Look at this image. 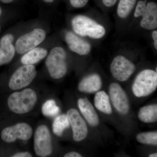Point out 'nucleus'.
Here are the masks:
<instances>
[{"instance_id":"nucleus-1","label":"nucleus","mask_w":157,"mask_h":157,"mask_svg":"<svg viewBox=\"0 0 157 157\" xmlns=\"http://www.w3.org/2000/svg\"><path fill=\"white\" fill-rule=\"evenodd\" d=\"M37 101L36 92L32 89L28 88L11 94L8 98V105L12 112L24 114L32 110Z\"/></svg>"},{"instance_id":"nucleus-2","label":"nucleus","mask_w":157,"mask_h":157,"mask_svg":"<svg viewBox=\"0 0 157 157\" xmlns=\"http://www.w3.org/2000/svg\"><path fill=\"white\" fill-rule=\"evenodd\" d=\"M72 25L74 32L81 36L100 39L103 38L106 33L103 26L84 15L75 16L72 19Z\"/></svg>"},{"instance_id":"nucleus-3","label":"nucleus","mask_w":157,"mask_h":157,"mask_svg":"<svg viewBox=\"0 0 157 157\" xmlns=\"http://www.w3.org/2000/svg\"><path fill=\"white\" fill-rule=\"evenodd\" d=\"M157 87V71L146 69L137 74L132 85V91L136 97L142 98L151 94Z\"/></svg>"},{"instance_id":"nucleus-4","label":"nucleus","mask_w":157,"mask_h":157,"mask_svg":"<svg viewBox=\"0 0 157 157\" xmlns=\"http://www.w3.org/2000/svg\"><path fill=\"white\" fill-rule=\"evenodd\" d=\"M67 54L62 47H56L49 53L45 65L52 78L59 79L64 77L67 71Z\"/></svg>"},{"instance_id":"nucleus-5","label":"nucleus","mask_w":157,"mask_h":157,"mask_svg":"<svg viewBox=\"0 0 157 157\" xmlns=\"http://www.w3.org/2000/svg\"><path fill=\"white\" fill-rule=\"evenodd\" d=\"M134 16L142 17L140 25L142 28L148 30L157 27V4L154 2L140 0L135 6Z\"/></svg>"},{"instance_id":"nucleus-6","label":"nucleus","mask_w":157,"mask_h":157,"mask_svg":"<svg viewBox=\"0 0 157 157\" xmlns=\"http://www.w3.org/2000/svg\"><path fill=\"white\" fill-rule=\"evenodd\" d=\"M37 75L35 66L24 65L17 69L9 80V87L12 90L21 89L31 84Z\"/></svg>"},{"instance_id":"nucleus-7","label":"nucleus","mask_w":157,"mask_h":157,"mask_svg":"<svg viewBox=\"0 0 157 157\" xmlns=\"http://www.w3.org/2000/svg\"><path fill=\"white\" fill-rule=\"evenodd\" d=\"M136 67L132 61L123 56H117L110 66L112 76L118 81H126L135 72Z\"/></svg>"},{"instance_id":"nucleus-8","label":"nucleus","mask_w":157,"mask_h":157,"mask_svg":"<svg viewBox=\"0 0 157 157\" xmlns=\"http://www.w3.org/2000/svg\"><path fill=\"white\" fill-rule=\"evenodd\" d=\"M34 150L39 156L50 155L52 152L51 137L48 127L42 125L36 130L34 135Z\"/></svg>"},{"instance_id":"nucleus-9","label":"nucleus","mask_w":157,"mask_h":157,"mask_svg":"<svg viewBox=\"0 0 157 157\" xmlns=\"http://www.w3.org/2000/svg\"><path fill=\"white\" fill-rule=\"evenodd\" d=\"M45 36L46 34L44 30L35 29L18 38L15 44V50L19 54L27 52L42 43L45 40Z\"/></svg>"},{"instance_id":"nucleus-10","label":"nucleus","mask_w":157,"mask_h":157,"mask_svg":"<svg viewBox=\"0 0 157 157\" xmlns=\"http://www.w3.org/2000/svg\"><path fill=\"white\" fill-rule=\"evenodd\" d=\"M33 130L29 124L20 123L3 129L1 137L5 142L12 143L17 139L27 141L30 139Z\"/></svg>"},{"instance_id":"nucleus-11","label":"nucleus","mask_w":157,"mask_h":157,"mask_svg":"<svg viewBox=\"0 0 157 157\" xmlns=\"http://www.w3.org/2000/svg\"><path fill=\"white\" fill-rule=\"evenodd\" d=\"M67 115L72 127L73 140L76 142L84 140L87 137L88 129L85 121L78 110L74 108L70 109Z\"/></svg>"},{"instance_id":"nucleus-12","label":"nucleus","mask_w":157,"mask_h":157,"mask_svg":"<svg viewBox=\"0 0 157 157\" xmlns=\"http://www.w3.org/2000/svg\"><path fill=\"white\" fill-rule=\"evenodd\" d=\"M109 93L113 105L116 110L121 114H127L130 109L128 98L120 85L116 82L111 83Z\"/></svg>"},{"instance_id":"nucleus-13","label":"nucleus","mask_w":157,"mask_h":157,"mask_svg":"<svg viewBox=\"0 0 157 157\" xmlns=\"http://www.w3.org/2000/svg\"><path fill=\"white\" fill-rule=\"evenodd\" d=\"M65 39L69 48L73 52L80 56L87 55L90 52L91 50L90 44L72 32L67 33Z\"/></svg>"},{"instance_id":"nucleus-14","label":"nucleus","mask_w":157,"mask_h":157,"mask_svg":"<svg viewBox=\"0 0 157 157\" xmlns=\"http://www.w3.org/2000/svg\"><path fill=\"white\" fill-rule=\"evenodd\" d=\"M14 39L13 35L7 34L0 40V66L8 63L14 57L15 52L12 44Z\"/></svg>"},{"instance_id":"nucleus-15","label":"nucleus","mask_w":157,"mask_h":157,"mask_svg":"<svg viewBox=\"0 0 157 157\" xmlns=\"http://www.w3.org/2000/svg\"><path fill=\"white\" fill-rule=\"evenodd\" d=\"M78 106L80 112L90 125L97 126L100 123L99 116L91 102L86 98L78 99Z\"/></svg>"},{"instance_id":"nucleus-16","label":"nucleus","mask_w":157,"mask_h":157,"mask_svg":"<svg viewBox=\"0 0 157 157\" xmlns=\"http://www.w3.org/2000/svg\"><path fill=\"white\" fill-rule=\"evenodd\" d=\"M102 86L101 76L93 73L86 76L78 84V90L81 92L93 94L99 91Z\"/></svg>"},{"instance_id":"nucleus-17","label":"nucleus","mask_w":157,"mask_h":157,"mask_svg":"<svg viewBox=\"0 0 157 157\" xmlns=\"http://www.w3.org/2000/svg\"><path fill=\"white\" fill-rule=\"evenodd\" d=\"M48 52L44 48H35L28 52L21 58V63L24 65H34L45 58Z\"/></svg>"},{"instance_id":"nucleus-18","label":"nucleus","mask_w":157,"mask_h":157,"mask_svg":"<svg viewBox=\"0 0 157 157\" xmlns=\"http://www.w3.org/2000/svg\"><path fill=\"white\" fill-rule=\"evenodd\" d=\"M94 104L97 109L101 112L108 115L112 113L109 96L104 91L97 92L94 98Z\"/></svg>"},{"instance_id":"nucleus-19","label":"nucleus","mask_w":157,"mask_h":157,"mask_svg":"<svg viewBox=\"0 0 157 157\" xmlns=\"http://www.w3.org/2000/svg\"><path fill=\"white\" fill-rule=\"evenodd\" d=\"M137 116L140 121L145 123L157 122V104H151L141 107L138 112Z\"/></svg>"},{"instance_id":"nucleus-20","label":"nucleus","mask_w":157,"mask_h":157,"mask_svg":"<svg viewBox=\"0 0 157 157\" xmlns=\"http://www.w3.org/2000/svg\"><path fill=\"white\" fill-rule=\"evenodd\" d=\"M137 0H119L117 12L119 17L125 18L135 7Z\"/></svg>"},{"instance_id":"nucleus-21","label":"nucleus","mask_w":157,"mask_h":157,"mask_svg":"<svg viewBox=\"0 0 157 157\" xmlns=\"http://www.w3.org/2000/svg\"><path fill=\"white\" fill-rule=\"evenodd\" d=\"M70 123L67 115L63 114L56 118L52 124V131L54 134L60 137L65 129L70 127Z\"/></svg>"},{"instance_id":"nucleus-22","label":"nucleus","mask_w":157,"mask_h":157,"mask_svg":"<svg viewBox=\"0 0 157 157\" xmlns=\"http://www.w3.org/2000/svg\"><path fill=\"white\" fill-rule=\"evenodd\" d=\"M136 139L139 143L147 145H157V132H142L137 134Z\"/></svg>"},{"instance_id":"nucleus-23","label":"nucleus","mask_w":157,"mask_h":157,"mask_svg":"<svg viewBox=\"0 0 157 157\" xmlns=\"http://www.w3.org/2000/svg\"><path fill=\"white\" fill-rule=\"evenodd\" d=\"M42 112L46 117L55 116L59 113L60 108L57 106L55 101L53 100H48L42 107Z\"/></svg>"},{"instance_id":"nucleus-24","label":"nucleus","mask_w":157,"mask_h":157,"mask_svg":"<svg viewBox=\"0 0 157 157\" xmlns=\"http://www.w3.org/2000/svg\"><path fill=\"white\" fill-rule=\"evenodd\" d=\"M70 5L73 8H82L87 5L89 0H69Z\"/></svg>"},{"instance_id":"nucleus-25","label":"nucleus","mask_w":157,"mask_h":157,"mask_svg":"<svg viewBox=\"0 0 157 157\" xmlns=\"http://www.w3.org/2000/svg\"><path fill=\"white\" fill-rule=\"evenodd\" d=\"M118 0H101L102 4L107 8H110L114 6Z\"/></svg>"},{"instance_id":"nucleus-26","label":"nucleus","mask_w":157,"mask_h":157,"mask_svg":"<svg viewBox=\"0 0 157 157\" xmlns=\"http://www.w3.org/2000/svg\"><path fill=\"white\" fill-rule=\"evenodd\" d=\"M12 157H32V155L29 152H21L17 153L12 156Z\"/></svg>"},{"instance_id":"nucleus-27","label":"nucleus","mask_w":157,"mask_h":157,"mask_svg":"<svg viewBox=\"0 0 157 157\" xmlns=\"http://www.w3.org/2000/svg\"><path fill=\"white\" fill-rule=\"evenodd\" d=\"M64 157H82V155L76 152L72 151L66 154L64 156Z\"/></svg>"},{"instance_id":"nucleus-28","label":"nucleus","mask_w":157,"mask_h":157,"mask_svg":"<svg viewBox=\"0 0 157 157\" xmlns=\"http://www.w3.org/2000/svg\"><path fill=\"white\" fill-rule=\"evenodd\" d=\"M152 37L154 40V45L155 49H157V31L154 30L152 33Z\"/></svg>"},{"instance_id":"nucleus-29","label":"nucleus","mask_w":157,"mask_h":157,"mask_svg":"<svg viewBox=\"0 0 157 157\" xmlns=\"http://www.w3.org/2000/svg\"><path fill=\"white\" fill-rule=\"evenodd\" d=\"M0 1L2 2L3 3L8 4V3L11 2H13L14 0H0Z\"/></svg>"},{"instance_id":"nucleus-30","label":"nucleus","mask_w":157,"mask_h":157,"mask_svg":"<svg viewBox=\"0 0 157 157\" xmlns=\"http://www.w3.org/2000/svg\"><path fill=\"white\" fill-rule=\"evenodd\" d=\"M149 157H157V153H155L151 154L149 155Z\"/></svg>"},{"instance_id":"nucleus-31","label":"nucleus","mask_w":157,"mask_h":157,"mask_svg":"<svg viewBox=\"0 0 157 157\" xmlns=\"http://www.w3.org/2000/svg\"><path fill=\"white\" fill-rule=\"evenodd\" d=\"M43 1L45 2L52 3V2H53V1H54V0H43Z\"/></svg>"},{"instance_id":"nucleus-32","label":"nucleus","mask_w":157,"mask_h":157,"mask_svg":"<svg viewBox=\"0 0 157 157\" xmlns=\"http://www.w3.org/2000/svg\"><path fill=\"white\" fill-rule=\"evenodd\" d=\"M2 8L0 7V16H1V14H2ZM0 30H1V27H0Z\"/></svg>"}]
</instances>
